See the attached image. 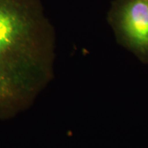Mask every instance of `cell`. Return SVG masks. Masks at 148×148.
<instances>
[{"instance_id": "1", "label": "cell", "mask_w": 148, "mask_h": 148, "mask_svg": "<svg viewBox=\"0 0 148 148\" xmlns=\"http://www.w3.org/2000/svg\"><path fill=\"white\" fill-rule=\"evenodd\" d=\"M53 44L34 0H0V113L25 106L50 77Z\"/></svg>"}, {"instance_id": "2", "label": "cell", "mask_w": 148, "mask_h": 148, "mask_svg": "<svg viewBox=\"0 0 148 148\" xmlns=\"http://www.w3.org/2000/svg\"><path fill=\"white\" fill-rule=\"evenodd\" d=\"M107 21L116 42L148 65V0H114Z\"/></svg>"}]
</instances>
